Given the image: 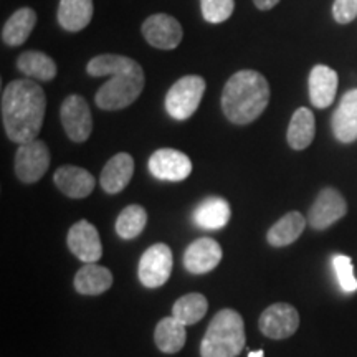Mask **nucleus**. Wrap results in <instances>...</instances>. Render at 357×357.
Returning a JSON list of instances; mask_svg holds the SVG:
<instances>
[{"label": "nucleus", "instance_id": "nucleus-1", "mask_svg": "<svg viewBox=\"0 0 357 357\" xmlns=\"http://www.w3.org/2000/svg\"><path fill=\"white\" fill-rule=\"evenodd\" d=\"M47 96L35 79L8 83L2 91V123L7 137L17 144L35 141L42 129Z\"/></svg>", "mask_w": 357, "mask_h": 357}, {"label": "nucleus", "instance_id": "nucleus-2", "mask_svg": "<svg viewBox=\"0 0 357 357\" xmlns=\"http://www.w3.org/2000/svg\"><path fill=\"white\" fill-rule=\"evenodd\" d=\"M270 101V84L255 70L231 75L222 91V111L234 124H250L261 116Z\"/></svg>", "mask_w": 357, "mask_h": 357}, {"label": "nucleus", "instance_id": "nucleus-3", "mask_svg": "<svg viewBox=\"0 0 357 357\" xmlns=\"http://www.w3.org/2000/svg\"><path fill=\"white\" fill-rule=\"evenodd\" d=\"M247 344L243 318L230 307L218 311L200 344L202 357H236Z\"/></svg>", "mask_w": 357, "mask_h": 357}, {"label": "nucleus", "instance_id": "nucleus-4", "mask_svg": "<svg viewBox=\"0 0 357 357\" xmlns=\"http://www.w3.org/2000/svg\"><path fill=\"white\" fill-rule=\"evenodd\" d=\"M144 71L136 60L124 66L121 71L111 75V78L98 89L95 101L98 108L105 111H118L131 106L144 89Z\"/></svg>", "mask_w": 357, "mask_h": 357}, {"label": "nucleus", "instance_id": "nucleus-5", "mask_svg": "<svg viewBox=\"0 0 357 357\" xmlns=\"http://www.w3.org/2000/svg\"><path fill=\"white\" fill-rule=\"evenodd\" d=\"M205 88H207L205 79L199 75H187L177 79L167 91L166 101H164L169 116L177 121L189 119L197 111Z\"/></svg>", "mask_w": 357, "mask_h": 357}, {"label": "nucleus", "instance_id": "nucleus-6", "mask_svg": "<svg viewBox=\"0 0 357 357\" xmlns=\"http://www.w3.org/2000/svg\"><path fill=\"white\" fill-rule=\"evenodd\" d=\"M172 250L166 243H155L142 253L137 275L146 288H159L167 283L172 273Z\"/></svg>", "mask_w": 357, "mask_h": 357}, {"label": "nucleus", "instance_id": "nucleus-7", "mask_svg": "<svg viewBox=\"0 0 357 357\" xmlns=\"http://www.w3.org/2000/svg\"><path fill=\"white\" fill-rule=\"evenodd\" d=\"M50 167V151L43 141H30L20 144L15 154V174L24 184H33L45 176Z\"/></svg>", "mask_w": 357, "mask_h": 357}, {"label": "nucleus", "instance_id": "nucleus-8", "mask_svg": "<svg viewBox=\"0 0 357 357\" xmlns=\"http://www.w3.org/2000/svg\"><path fill=\"white\" fill-rule=\"evenodd\" d=\"M60 119L63 124L66 136L73 142H84L91 136L93 118L91 109L84 98L78 95H71L65 98L60 109Z\"/></svg>", "mask_w": 357, "mask_h": 357}, {"label": "nucleus", "instance_id": "nucleus-9", "mask_svg": "<svg viewBox=\"0 0 357 357\" xmlns=\"http://www.w3.org/2000/svg\"><path fill=\"white\" fill-rule=\"evenodd\" d=\"M258 326L263 336L270 339H287L300 328V314L288 303H275L261 312Z\"/></svg>", "mask_w": 357, "mask_h": 357}, {"label": "nucleus", "instance_id": "nucleus-10", "mask_svg": "<svg viewBox=\"0 0 357 357\" xmlns=\"http://www.w3.org/2000/svg\"><path fill=\"white\" fill-rule=\"evenodd\" d=\"M146 42L158 50H174L182 42V25L167 13H154L147 17L141 26Z\"/></svg>", "mask_w": 357, "mask_h": 357}, {"label": "nucleus", "instance_id": "nucleus-11", "mask_svg": "<svg viewBox=\"0 0 357 357\" xmlns=\"http://www.w3.org/2000/svg\"><path fill=\"white\" fill-rule=\"evenodd\" d=\"M347 213V204L344 197L333 187H326L318 194L314 204L307 213V223L314 230H326L341 220Z\"/></svg>", "mask_w": 357, "mask_h": 357}, {"label": "nucleus", "instance_id": "nucleus-12", "mask_svg": "<svg viewBox=\"0 0 357 357\" xmlns=\"http://www.w3.org/2000/svg\"><path fill=\"white\" fill-rule=\"evenodd\" d=\"M149 171L159 181L181 182L190 176L192 160L181 151L164 147L149 158Z\"/></svg>", "mask_w": 357, "mask_h": 357}, {"label": "nucleus", "instance_id": "nucleus-13", "mask_svg": "<svg viewBox=\"0 0 357 357\" xmlns=\"http://www.w3.org/2000/svg\"><path fill=\"white\" fill-rule=\"evenodd\" d=\"M70 252L83 263H96L102 257V245L96 227L88 220H79L71 225L66 236Z\"/></svg>", "mask_w": 357, "mask_h": 357}, {"label": "nucleus", "instance_id": "nucleus-14", "mask_svg": "<svg viewBox=\"0 0 357 357\" xmlns=\"http://www.w3.org/2000/svg\"><path fill=\"white\" fill-rule=\"evenodd\" d=\"M222 261V247L213 238L202 236L192 242L184 253V266L192 275H205Z\"/></svg>", "mask_w": 357, "mask_h": 357}, {"label": "nucleus", "instance_id": "nucleus-15", "mask_svg": "<svg viewBox=\"0 0 357 357\" xmlns=\"http://www.w3.org/2000/svg\"><path fill=\"white\" fill-rule=\"evenodd\" d=\"M55 185L70 199H84L95 190L96 178L86 169L77 166H61L53 176Z\"/></svg>", "mask_w": 357, "mask_h": 357}, {"label": "nucleus", "instance_id": "nucleus-16", "mask_svg": "<svg viewBox=\"0 0 357 357\" xmlns=\"http://www.w3.org/2000/svg\"><path fill=\"white\" fill-rule=\"evenodd\" d=\"M331 126L334 137L342 144H351L357 139V89H351L341 98Z\"/></svg>", "mask_w": 357, "mask_h": 357}, {"label": "nucleus", "instance_id": "nucleus-17", "mask_svg": "<svg viewBox=\"0 0 357 357\" xmlns=\"http://www.w3.org/2000/svg\"><path fill=\"white\" fill-rule=\"evenodd\" d=\"M339 78L328 65H316L310 73V100L318 109L329 108L336 100Z\"/></svg>", "mask_w": 357, "mask_h": 357}, {"label": "nucleus", "instance_id": "nucleus-18", "mask_svg": "<svg viewBox=\"0 0 357 357\" xmlns=\"http://www.w3.org/2000/svg\"><path fill=\"white\" fill-rule=\"evenodd\" d=\"M134 174V159L131 154L119 153L111 158L102 167L100 184L108 194H119L126 189Z\"/></svg>", "mask_w": 357, "mask_h": 357}, {"label": "nucleus", "instance_id": "nucleus-19", "mask_svg": "<svg viewBox=\"0 0 357 357\" xmlns=\"http://www.w3.org/2000/svg\"><path fill=\"white\" fill-rule=\"evenodd\" d=\"M111 287H113V273L108 268L96 263H84L75 275V289L79 294L98 296L108 291Z\"/></svg>", "mask_w": 357, "mask_h": 357}, {"label": "nucleus", "instance_id": "nucleus-20", "mask_svg": "<svg viewBox=\"0 0 357 357\" xmlns=\"http://www.w3.org/2000/svg\"><path fill=\"white\" fill-rule=\"evenodd\" d=\"M231 217L230 204L222 197H208L194 211V223L205 230H220Z\"/></svg>", "mask_w": 357, "mask_h": 357}, {"label": "nucleus", "instance_id": "nucleus-21", "mask_svg": "<svg viewBox=\"0 0 357 357\" xmlns=\"http://www.w3.org/2000/svg\"><path fill=\"white\" fill-rule=\"evenodd\" d=\"M93 12V0H60L56 19L58 24L68 32H79L89 25Z\"/></svg>", "mask_w": 357, "mask_h": 357}, {"label": "nucleus", "instance_id": "nucleus-22", "mask_svg": "<svg viewBox=\"0 0 357 357\" xmlns=\"http://www.w3.org/2000/svg\"><path fill=\"white\" fill-rule=\"evenodd\" d=\"M35 25H37V13L33 8H19L8 17V20L2 26L3 43L10 45V47H20L33 32Z\"/></svg>", "mask_w": 357, "mask_h": 357}, {"label": "nucleus", "instance_id": "nucleus-23", "mask_svg": "<svg viewBox=\"0 0 357 357\" xmlns=\"http://www.w3.org/2000/svg\"><path fill=\"white\" fill-rule=\"evenodd\" d=\"M306 227V218L300 212H289L281 217L271 229L268 230L266 240L271 247H288L300 238Z\"/></svg>", "mask_w": 357, "mask_h": 357}, {"label": "nucleus", "instance_id": "nucleus-24", "mask_svg": "<svg viewBox=\"0 0 357 357\" xmlns=\"http://www.w3.org/2000/svg\"><path fill=\"white\" fill-rule=\"evenodd\" d=\"M316 134L314 114L307 108H298L289 121L287 139L288 144L294 151H303L311 144Z\"/></svg>", "mask_w": 357, "mask_h": 357}, {"label": "nucleus", "instance_id": "nucleus-25", "mask_svg": "<svg viewBox=\"0 0 357 357\" xmlns=\"http://www.w3.org/2000/svg\"><path fill=\"white\" fill-rule=\"evenodd\" d=\"M17 68L20 73L30 79H38V82H52L56 77V63L47 53L30 50L22 53L17 60Z\"/></svg>", "mask_w": 357, "mask_h": 357}, {"label": "nucleus", "instance_id": "nucleus-26", "mask_svg": "<svg viewBox=\"0 0 357 357\" xmlns=\"http://www.w3.org/2000/svg\"><path fill=\"white\" fill-rule=\"evenodd\" d=\"M187 339L185 324L181 321L169 316V318H162L155 326L154 331V341L159 351L166 352V354H176L184 347Z\"/></svg>", "mask_w": 357, "mask_h": 357}, {"label": "nucleus", "instance_id": "nucleus-27", "mask_svg": "<svg viewBox=\"0 0 357 357\" xmlns=\"http://www.w3.org/2000/svg\"><path fill=\"white\" fill-rule=\"evenodd\" d=\"M208 310L207 298L200 293H189L174 303L172 316L182 324L189 326L199 323Z\"/></svg>", "mask_w": 357, "mask_h": 357}, {"label": "nucleus", "instance_id": "nucleus-28", "mask_svg": "<svg viewBox=\"0 0 357 357\" xmlns=\"http://www.w3.org/2000/svg\"><path fill=\"white\" fill-rule=\"evenodd\" d=\"M147 223V212L142 205H128L116 218V234L124 240L139 236Z\"/></svg>", "mask_w": 357, "mask_h": 357}, {"label": "nucleus", "instance_id": "nucleus-29", "mask_svg": "<svg viewBox=\"0 0 357 357\" xmlns=\"http://www.w3.org/2000/svg\"><path fill=\"white\" fill-rule=\"evenodd\" d=\"M132 58L114 55V53H105V55H98L89 60L86 71L89 77H111V75L121 71L124 66L131 63Z\"/></svg>", "mask_w": 357, "mask_h": 357}, {"label": "nucleus", "instance_id": "nucleus-30", "mask_svg": "<svg viewBox=\"0 0 357 357\" xmlns=\"http://www.w3.org/2000/svg\"><path fill=\"white\" fill-rule=\"evenodd\" d=\"M200 7L208 24H222L234 13L235 0H200Z\"/></svg>", "mask_w": 357, "mask_h": 357}, {"label": "nucleus", "instance_id": "nucleus-31", "mask_svg": "<svg viewBox=\"0 0 357 357\" xmlns=\"http://www.w3.org/2000/svg\"><path fill=\"white\" fill-rule=\"evenodd\" d=\"M333 268L336 271L337 283L344 293H356L357 291V280L354 276V265L352 260L346 255H334L333 257Z\"/></svg>", "mask_w": 357, "mask_h": 357}, {"label": "nucleus", "instance_id": "nucleus-32", "mask_svg": "<svg viewBox=\"0 0 357 357\" xmlns=\"http://www.w3.org/2000/svg\"><path fill=\"white\" fill-rule=\"evenodd\" d=\"M333 17L339 25H347L357 17V0H334Z\"/></svg>", "mask_w": 357, "mask_h": 357}, {"label": "nucleus", "instance_id": "nucleus-33", "mask_svg": "<svg viewBox=\"0 0 357 357\" xmlns=\"http://www.w3.org/2000/svg\"><path fill=\"white\" fill-rule=\"evenodd\" d=\"M280 0H253L258 10H271V8L278 6Z\"/></svg>", "mask_w": 357, "mask_h": 357}, {"label": "nucleus", "instance_id": "nucleus-34", "mask_svg": "<svg viewBox=\"0 0 357 357\" xmlns=\"http://www.w3.org/2000/svg\"><path fill=\"white\" fill-rule=\"evenodd\" d=\"M248 357H265V352H263L261 349L260 351H250Z\"/></svg>", "mask_w": 357, "mask_h": 357}]
</instances>
